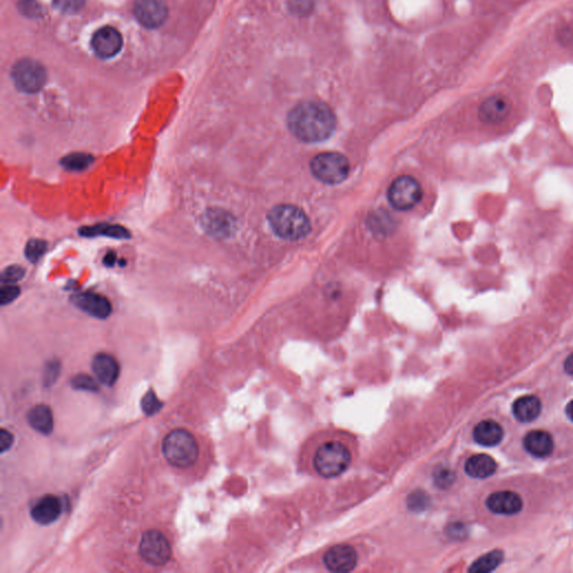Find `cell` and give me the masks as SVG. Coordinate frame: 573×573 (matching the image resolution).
I'll return each mask as SVG.
<instances>
[{
  "mask_svg": "<svg viewBox=\"0 0 573 573\" xmlns=\"http://www.w3.org/2000/svg\"><path fill=\"white\" fill-rule=\"evenodd\" d=\"M80 235L85 237H108L112 239H129L130 232L118 224H97V225L85 226L80 230Z\"/></svg>",
  "mask_w": 573,
  "mask_h": 573,
  "instance_id": "22",
  "label": "cell"
},
{
  "mask_svg": "<svg viewBox=\"0 0 573 573\" xmlns=\"http://www.w3.org/2000/svg\"><path fill=\"white\" fill-rule=\"evenodd\" d=\"M27 419L32 428L41 434H50L53 432L54 419H53L52 410L48 408V405H36L29 411Z\"/></svg>",
  "mask_w": 573,
  "mask_h": 573,
  "instance_id": "23",
  "label": "cell"
},
{
  "mask_svg": "<svg viewBox=\"0 0 573 573\" xmlns=\"http://www.w3.org/2000/svg\"><path fill=\"white\" fill-rule=\"evenodd\" d=\"M565 412H567V416L568 418L570 419L571 421H573V400L567 405V409H565Z\"/></svg>",
  "mask_w": 573,
  "mask_h": 573,
  "instance_id": "37",
  "label": "cell"
},
{
  "mask_svg": "<svg viewBox=\"0 0 573 573\" xmlns=\"http://www.w3.org/2000/svg\"><path fill=\"white\" fill-rule=\"evenodd\" d=\"M290 9L298 15H306L313 9V0H290Z\"/></svg>",
  "mask_w": 573,
  "mask_h": 573,
  "instance_id": "32",
  "label": "cell"
},
{
  "mask_svg": "<svg viewBox=\"0 0 573 573\" xmlns=\"http://www.w3.org/2000/svg\"><path fill=\"white\" fill-rule=\"evenodd\" d=\"M46 249H48V245L43 240H31L26 245L25 255L31 262L35 263L42 259L43 255L46 252Z\"/></svg>",
  "mask_w": 573,
  "mask_h": 573,
  "instance_id": "26",
  "label": "cell"
},
{
  "mask_svg": "<svg viewBox=\"0 0 573 573\" xmlns=\"http://www.w3.org/2000/svg\"><path fill=\"white\" fill-rule=\"evenodd\" d=\"M139 552L148 564L163 567L171 560V547L168 540L157 530H150L142 535Z\"/></svg>",
  "mask_w": 573,
  "mask_h": 573,
  "instance_id": "8",
  "label": "cell"
},
{
  "mask_svg": "<svg viewBox=\"0 0 573 573\" xmlns=\"http://www.w3.org/2000/svg\"><path fill=\"white\" fill-rule=\"evenodd\" d=\"M58 11L64 14H77L83 9L85 0H53Z\"/></svg>",
  "mask_w": 573,
  "mask_h": 573,
  "instance_id": "29",
  "label": "cell"
},
{
  "mask_svg": "<svg viewBox=\"0 0 573 573\" xmlns=\"http://www.w3.org/2000/svg\"><path fill=\"white\" fill-rule=\"evenodd\" d=\"M311 171L316 178L325 184H339L348 178L350 163L342 154L323 153L313 158Z\"/></svg>",
  "mask_w": 573,
  "mask_h": 573,
  "instance_id": "5",
  "label": "cell"
},
{
  "mask_svg": "<svg viewBox=\"0 0 573 573\" xmlns=\"http://www.w3.org/2000/svg\"><path fill=\"white\" fill-rule=\"evenodd\" d=\"M19 292L21 289L18 286L14 284H4L0 290V303L4 306L13 303L14 300L18 297Z\"/></svg>",
  "mask_w": 573,
  "mask_h": 573,
  "instance_id": "31",
  "label": "cell"
},
{
  "mask_svg": "<svg viewBox=\"0 0 573 573\" xmlns=\"http://www.w3.org/2000/svg\"><path fill=\"white\" fill-rule=\"evenodd\" d=\"M11 77L17 89L25 93H36L46 82V70L40 62L25 58L14 66Z\"/></svg>",
  "mask_w": 573,
  "mask_h": 573,
  "instance_id": "6",
  "label": "cell"
},
{
  "mask_svg": "<svg viewBox=\"0 0 573 573\" xmlns=\"http://www.w3.org/2000/svg\"><path fill=\"white\" fill-rule=\"evenodd\" d=\"M387 198L397 210H411L422 198V188L413 177H397L390 186Z\"/></svg>",
  "mask_w": 573,
  "mask_h": 573,
  "instance_id": "7",
  "label": "cell"
},
{
  "mask_svg": "<svg viewBox=\"0 0 573 573\" xmlns=\"http://www.w3.org/2000/svg\"><path fill=\"white\" fill-rule=\"evenodd\" d=\"M358 444L355 437L341 430H325L311 436L301 451V465L321 478L344 473L355 461Z\"/></svg>",
  "mask_w": 573,
  "mask_h": 573,
  "instance_id": "1",
  "label": "cell"
},
{
  "mask_svg": "<svg viewBox=\"0 0 573 573\" xmlns=\"http://www.w3.org/2000/svg\"><path fill=\"white\" fill-rule=\"evenodd\" d=\"M25 276V270L19 266H11L6 268L1 274V282L4 284H13L18 282Z\"/></svg>",
  "mask_w": 573,
  "mask_h": 573,
  "instance_id": "30",
  "label": "cell"
},
{
  "mask_svg": "<svg viewBox=\"0 0 573 573\" xmlns=\"http://www.w3.org/2000/svg\"><path fill=\"white\" fill-rule=\"evenodd\" d=\"M503 559H504L503 552H500L498 550L492 551V552L487 553V555L479 557L478 560L475 561L469 568V571L478 573L491 572L502 563Z\"/></svg>",
  "mask_w": 573,
  "mask_h": 573,
  "instance_id": "24",
  "label": "cell"
},
{
  "mask_svg": "<svg viewBox=\"0 0 573 573\" xmlns=\"http://www.w3.org/2000/svg\"><path fill=\"white\" fill-rule=\"evenodd\" d=\"M71 384L74 389L83 390V391L97 392L99 390L95 380L87 374H79V375L74 376Z\"/></svg>",
  "mask_w": 573,
  "mask_h": 573,
  "instance_id": "28",
  "label": "cell"
},
{
  "mask_svg": "<svg viewBox=\"0 0 573 573\" xmlns=\"http://www.w3.org/2000/svg\"><path fill=\"white\" fill-rule=\"evenodd\" d=\"M163 408V402L161 400L158 399L155 392L153 390L146 393L145 397L141 400V409L147 416H154L156 413L159 412Z\"/></svg>",
  "mask_w": 573,
  "mask_h": 573,
  "instance_id": "27",
  "label": "cell"
},
{
  "mask_svg": "<svg viewBox=\"0 0 573 573\" xmlns=\"http://www.w3.org/2000/svg\"><path fill=\"white\" fill-rule=\"evenodd\" d=\"M486 505L493 513L503 515H513L523 508L521 497L513 492L494 493L487 498Z\"/></svg>",
  "mask_w": 573,
  "mask_h": 573,
  "instance_id": "15",
  "label": "cell"
},
{
  "mask_svg": "<svg viewBox=\"0 0 573 573\" xmlns=\"http://www.w3.org/2000/svg\"><path fill=\"white\" fill-rule=\"evenodd\" d=\"M134 14L142 26L157 28L167 19L168 9L164 0H134Z\"/></svg>",
  "mask_w": 573,
  "mask_h": 573,
  "instance_id": "9",
  "label": "cell"
},
{
  "mask_svg": "<svg viewBox=\"0 0 573 573\" xmlns=\"http://www.w3.org/2000/svg\"><path fill=\"white\" fill-rule=\"evenodd\" d=\"M504 432L500 424L492 420L481 421L473 429V439L485 447H493L502 441Z\"/></svg>",
  "mask_w": 573,
  "mask_h": 573,
  "instance_id": "18",
  "label": "cell"
},
{
  "mask_svg": "<svg viewBox=\"0 0 573 573\" xmlns=\"http://www.w3.org/2000/svg\"><path fill=\"white\" fill-rule=\"evenodd\" d=\"M116 263V255L114 253H108L105 255V266L112 267Z\"/></svg>",
  "mask_w": 573,
  "mask_h": 573,
  "instance_id": "36",
  "label": "cell"
},
{
  "mask_svg": "<svg viewBox=\"0 0 573 573\" xmlns=\"http://www.w3.org/2000/svg\"><path fill=\"white\" fill-rule=\"evenodd\" d=\"M358 561V552L350 545L331 547L323 555V564L333 572H350L355 569Z\"/></svg>",
  "mask_w": 573,
  "mask_h": 573,
  "instance_id": "11",
  "label": "cell"
},
{
  "mask_svg": "<svg viewBox=\"0 0 573 573\" xmlns=\"http://www.w3.org/2000/svg\"><path fill=\"white\" fill-rule=\"evenodd\" d=\"M58 372H60V364L56 363L55 360H54L50 363V365L48 366V371H46V376H45V382L48 385L53 383V382H55Z\"/></svg>",
  "mask_w": 573,
  "mask_h": 573,
  "instance_id": "34",
  "label": "cell"
},
{
  "mask_svg": "<svg viewBox=\"0 0 573 573\" xmlns=\"http://www.w3.org/2000/svg\"><path fill=\"white\" fill-rule=\"evenodd\" d=\"M93 163V157L89 154L74 153L66 156L62 161V165L66 169L73 171H85Z\"/></svg>",
  "mask_w": 573,
  "mask_h": 573,
  "instance_id": "25",
  "label": "cell"
},
{
  "mask_svg": "<svg viewBox=\"0 0 573 573\" xmlns=\"http://www.w3.org/2000/svg\"><path fill=\"white\" fill-rule=\"evenodd\" d=\"M205 229L215 237H227L235 227V222L230 214L223 210H210L203 220Z\"/></svg>",
  "mask_w": 573,
  "mask_h": 573,
  "instance_id": "17",
  "label": "cell"
},
{
  "mask_svg": "<svg viewBox=\"0 0 573 573\" xmlns=\"http://www.w3.org/2000/svg\"><path fill=\"white\" fill-rule=\"evenodd\" d=\"M0 439H1V442H0L1 452H5L7 451V450L11 449V447L14 444V436L11 434V432H7L6 429H3L1 432H0Z\"/></svg>",
  "mask_w": 573,
  "mask_h": 573,
  "instance_id": "33",
  "label": "cell"
},
{
  "mask_svg": "<svg viewBox=\"0 0 573 573\" xmlns=\"http://www.w3.org/2000/svg\"><path fill=\"white\" fill-rule=\"evenodd\" d=\"M163 454L171 465L178 468H188L198 459V444L191 432L176 429L166 436L163 442Z\"/></svg>",
  "mask_w": 573,
  "mask_h": 573,
  "instance_id": "4",
  "label": "cell"
},
{
  "mask_svg": "<svg viewBox=\"0 0 573 573\" xmlns=\"http://www.w3.org/2000/svg\"><path fill=\"white\" fill-rule=\"evenodd\" d=\"M564 368L567 373L570 374V375H573V353L571 355L568 356V358L565 360L564 362Z\"/></svg>",
  "mask_w": 573,
  "mask_h": 573,
  "instance_id": "35",
  "label": "cell"
},
{
  "mask_svg": "<svg viewBox=\"0 0 573 573\" xmlns=\"http://www.w3.org/2000/svg\"><path fill=\"white\" fill-rule=\"evenodd\" d=\"M269 223L278 237L289 241L304 239L311 232V222L303 210L295 205L282 204L269 212Z\"/></svg>",
  "mask_w": 573,
  "mask_h": 573,
  "instance_id": "3",
  "label": "cell"
},
{
  "mask_svg": "<svg viewBox=\"0 0 573 573\" xmlns=\"http://www.w3.org/2000/svg\"><path fill=\"white\" fill-rule=\"evenodd\" d=\"M92 370L101 383L112 387L118 380L120 366L113 356L99 353L92 360Z\"/></svg>",
  "mask_w": 573,
  "mask_h": 573,
  "instance_id": "16",
  "label": "cell"
},
{
  "mask_svg": "<svg viewBox=\"0 0 573 573\" xmlns=\"http://www.w3.org/2000/svg\"><path fill=\"white\" fill-rule=\"evenodd\" d=\"M496 461L487 455H475L466 461L465 471L473 478H487L496 471Z\"/></svg>",
  "mask_w": 573,
  "mask_h": 573,
  "instance_id": "21",
  "label": "cell"
},
{
  "mask_svg": "<svg viewBox=\"0 0 573 573\" xmlns=\"http://www.w3.org/2000/svg\"><path fill=\"white\" fill-rule=\"evenodd\" d=\"M62 513V503L58 497L46 495L37 500L33 506L31 514L33 520L42 525L55 522Z\"/></svg>",
  "mask_w": 573,
  "mask_h": 573,
  "instance_id": "14",
  "label": "cell"
},
{
  "mask_svg": "<svg viewBox=\"0 0 573 573\" xmlns=\"http://www.w3.org/2000/svg\"><path fill=\"white\" fill-rule=\"evenodd\" d=\"M512 103L502 95L488 97L479 107L478 117L487 124H498L510 116Z\"/></svg>",
  "mask_w": 573,
  "mask_h": 573,
  "instance_id": "12",
  "label": "cell"
},
{
  "mask_svg": "<svg viewBox=\"0 0 573 573\" xmlns=\"http://www.w3.org/2000/svg\"><path fill=\"white\" fill-rule=\"evenodd\" d=\"M552 437L542 430H534L526 434L524 447L535 457H547L553 450Z\"/></svg>",
  "mask_w": 573,
  "mask_h": 573,
  "instance_id": "19",
  "label": "cell"
},
{
  "mask_svg": "<svg viewBox=\"0 0 573 573\" xmlns=\"http://www.w3.org/2000/svg\"><path fill=\"white\" fill-rule=\"evenodd\" d=\"M288 127L292 134L301 141L321 142L328 139L334 132L336 118L325 103L305 101L290 111Z\"/></svg>",
  "mask_w": 573,
  "mask_h": 573,
  "instance_id": "2",
  "label": "cell"
},
{
  "mask_svg": "<svg viewBox=\"0 0 573 573\" xmlns=\"http://www.w3.org/2000/svg\"><path fill=\"white\" fill-rule=\"evenodd\" d=\"M541 409V402L537 397L525 395L516 400L513 405V413L521 422H532L540 416Z\"/></svg>",
  "mask_w": 573,
  "mask_h": 573,
  "instance_id": "20",
  "label": "cell"
},
{
  "mask_svg": "<svg viewBox=\"0 0 573 573\" xmlns=\"http://www.w3.org/2000/svg\"><path fill=\"white\" fill-rule=\"evenodd\" d=\"M74 305L95 318L105 319L112 313V305L108 298L95 292H81L72 298Z\"/></svg>",
  "mask_w": 573,
  "mask_h": 573,
  "instance_id": "13",
  "label": "cell"
},
{
  "mask_svg": "<svg viewBox=\"0 0 573 573\" xmlns=\"http://www.w3.org/2000/svg\"><path fill=\"white\" fill-rule=\"evenodd\" d=\"M91 46L99 58H111L118 54L124 46L122 35L118 29L111 26H105L99 29L93 35Z\"/></svg>",
  "mask_w": 573,
  "mask_h": 573,
  "instance_id": "10",
  "label": "cell"
}]
</instances>
